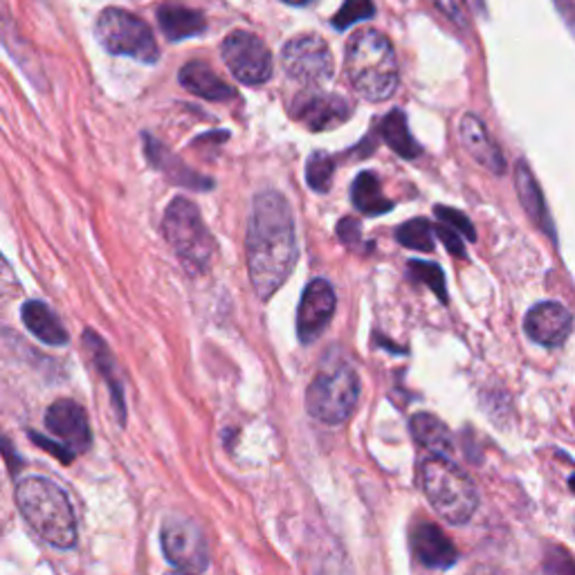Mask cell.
<instances>
[{
	"label": "cell",
	"mask_w": 575,
	"mask_h": 575,
	"mask_svg": "<svg viewBox=\"0 0 575 575\" xmlns=\"http://www.w3.org/2000/svg\"><path fill=\"white\" fill-rule=\"evenodd\" d=\"M248 270L259 299H270L297 266V232L288 200L279 191L255 198L248 227Z\"/></svg>",
	"instance_id": "1"
},
{
	"label": "cell",
	"mask_w": 575,
	"mask_h": 575,
	"mask_svg": "<svg viewBox=\"0 0 575 575\" xmlns=\"http://www.w3.org/2000/svg\"><path fill=\"white\" fill-rule=\"evenodd\" d=\"M17 506L30 528L50 546L77 544V517L66 490L46 477H28L17 486Z\"/></svg>",
	"instance_id": "2"
},
{
	"label": "cell",
	"mask_w": 575,
	"mask_h": 575,
	"mask_svg": "<svg viewBox=\"0 0 575 575\" xmlns=\"http://www.w3.org/2000/svg\"><path fill=\"white\" fill-rule=\"evenodd\" d=\"M344 68L354 90L369 101H385L398 88L394 46L378 30H360L349 39Z\"/></svg>",
	"instance_id": "3"
},
{
	"label": "cell",
	"mask_w": 575,
	"mask_h": 575,
	"mask_svg": "<svg viewBox=\"0 0 575 575\" xmlns=\"http://www.w3.org/2000/svg\"><path fill=\"white\" fill-rule=\"evenodd\" d=\"M423 493L434 510L449 524H466L479 506V493L473 479L452 466L445 456H432L420 468Z\"/></svg>",
	"instance_id": "4"
},
{
	"label": "cell",
	"mask_w": 575,
	"mask_h": 575,
	"mask_svg": "<svg viewBox=\"0 0 575 575\" xmlns=\"http://www.w3.org/2000/svg\"><path fill=\"white\" fill-rule=\"evenodd\" d=\"M162 235L189 270L202 272L209 268L216 252V241L191 200L178 196L169 202L162 216Z\"/></svg>",
	"instance_id": "5"
},
{
	"label": "cell",
	"mask_w": 575,
	"mask_h": 575,
	"mask_svg": "<svg viewBox=\"0 0 575 575\" xmlns=\"http://www.w3.org/2000/svg\"><path fill=\"white\" fill-rule=\"evenodd\" d=\"M360 400V378L347 363H335L321 369L306 389L308 414L326 425L349 420Z\"/></svg>",
	"instance_id": "6"
},
{
	"label": "cell",
	"mask_w": 575,
	"mask_h": 575,
	"mask_svg": "<svg viewBox=\"0 0 575 575\" xmlns=\"http://www.w3.org/2000/svg\"><path fill=\"white\" fill-rule=\"evenodd\" d=\"M97 39L110 54L131 57L142 63H156L160 59L151 28L127 10H103L97 19Z\"/></svg>",
	"instance_id": "7"
},
{
	"label": "cell",
	"mask_w": 575,
	"mask_h": 575,
	"mask_svg": "<svg viewBox=\"0 0 575 575\" xmlns=\"http://www.w3.org/2000/svg\"><path fill=\"white\" fill-rule=\"evenodd\" d=\"M281 63L290 79H295L308 88L324 86L326 81H330V77L335 72L333 54H330L326 41L319 39L317 34H299V37L290 39L284 46Z\"/></svg>",
	"instance_id": "8"
},
{
	"label": "cell",
	"mask_w": 575,
	"mask_h": 575,
	"mask_svg": "<svg viewBox=\"0 0 575 575\" xmlns=\"http://www.w3.org/2000/svg\"><path fill=\"white\" fill-rule=\"evenodd\" d=\"M222 61L241 83L261 86L272 77V54L252 32L235 30L222 41Z\"/></svg>",
	"instance_id": "9"
},
{
	"label": "cell",
	"mask_w": 575,
	"mask_h": 575,
	"mask_svg": "<svg viewBox=\"0 0 575 575\" xmlns=\"http://www.w3.org/2000/svg\"><path fill=\"white\" fill-rule=\"evenodd\" d=\"M160 539H162L165 557L171 566L187 573H200L209 566L207 542L194 524L171 519L162 526Z\"/></svg>",
	"instance_id": "10"
},
{
	"label": "cell",
	"mask_w": 575,
	"mask_h": 575,
	"mask_svg": "<svg viewBox=\"0 0 575 575\" xmlns=\"http://www.w3.org/2000/svg\"><path fill=\"white\" fill-rule=\"evenodd\" d=\"M354 115V106L330 92H306L293 103V118L308 131H330L341 127Z\"/></svg>",
	"instance_id": "11"
},
{
	"label": "cell",
	"mask_w": 575,
	"mask_h": 575,
	"mask_svg": "<svg viewBox=\"0 0 575 575\" xmlns=\"http://www.w3.org/2000/svg\"><path fill=\"white\" fill-rule=\"evenodd\" d=\"M337 297L326 279H313L297 308V335L304 344H313L330 324L335 315Z\"/></svg>",
	"instance_id": "12"
},
{
	"label": "cell",
	"mask_w": 575,
	"mask_h": 575,
	"mask_svg": "<svg viewBox=\"0 0 575 575\" xmlns=\"http://www.w3.org/2000/svg\"><path fill=\"white\" fill-rule=\"evenodd\" d=\"M46 427L50 429L52 436H57L75 454L86 452L92 443L88 416H86L83 407L75 400L61 398V400L52 403L46 412Z\"/></svg>",
	"instance_id": "13"
},
{
	"label": "cell",
	"mask_w": 575,
	"mask_h": 575,
	"mask_svg": "<svg viewBox=\"0 0 575 575\" xmlns=\"http://www.w3.org/2000/svg\"><path fill=\"white\" fill-rule=\"evenodd\" d=\"M526 335L542 344V347H559L571 335L573 317L571 313L557 301H542L533 306L526 315Z\"/></svg>",
	"instance_id": "14"
},
{
	"label": "cell",
	"mask_w": 575,
	"mask_h": 575,
	"mask_svg": "<svg viewBox=\"0 0 575 575\" xmlns=\"http://www.w3.org/2000/svg\"><path fill=\"white\" fill-rule=\"evenodd\" d=\"M412 548L416 559L427 568L445 571L454 566L458 559V553L452 539L436 524H429V522H423L414 528Z\"/></svg>",
	"instance_id": "15"
},
{
	"label": "cell",
	"mask_w": 575,
	"mask_h": 575,
	"mask_svg": "<svg viewBox=\"0 0 575 575\" xmlns=\"http://www.w3.org/2000/svg\"><path fill=\"white\" fill-rule=\"evenodd\" d=\"M458 136H462V142L466 147V151L486 169H490L495 176H502L506 171V158L499 151V147L493 142L486 125L477 118V115L468 112L462 118V125H458Z\"/></svg>",
	"instance_id": "16"
},
{
	"label": "cell",
	"mask_w": 575,
	"mask_h": 575,
	"mask_svg": "<svg viewBox=\"0 0 575 575\" xmlns=\"http://www.w3.org/2000/svg\"><path fill=\"white\" fill-rule=\"evenodd\" d=\"M180 83L191 92L209 101H229L235 99V88L227 86L207 63L202 61H189L182 66L178 75Z\"/></svg>",
	"instance_id": "17"
},
{
	"label": "cell",
	"mask_w": 575,
	"mask_h": 575,
	"mask_svg": "<svg viewBox=\"0 0 575 575\" xmlns=\"http://www.w3.org/2000/svg\"><path fill=\"white\" fill-rule=\"evenodd\" d=\"M147 140V156L149 160L176 185H182L187 189H194V191H207L214 187V182L209 178H202L198 176L196 171H191L189 167H185L180 160H176L160 142H156L151 136L145 138Z\"/></svg>",
	"instance_id": "18"
},
{
	"label": "cell",
	"mask_w": 575,
	"mask_h": 575,
	"mask_svg": "<svg viewBox=\"0 0 575 575\" xmlns=\"http://www.w3.org/2000/svg\"><path fill=\"white\" fill-rule=\"evenodd\" d=\"M26 328L39 337L41 341L50 344V347H63L68 341V330L63 328L61 319L50 310L43 301H26L21 310Z\"/></svg>",
	"instance_id": "19"
},
{
	"label": "cell",
	"mask_w": 575,
	"mask_h": 575,
	"mask_svg": "<svg viewBox=\"0 0 575 575\" xmlns=\"http://www.w3.org/2000/svg\"><path fill=\"white\" fill-rule=\"evenodd\" d=\"M83 339H86V347H88V351H90V356H92L97 369L101 371V376H103V380H106V385H108V389H110L112 407H115V412H118L120 423H125L127 407H125V396H122V383H120V378H118V371H115V360H112L108 347L103 344V339H101L97 333L86 330V333H83Z\"/></svg>",
	"instance_id": "20"
},
{
	"label": "cell",
	"mask_w": 575,
	"mask_h": 575,
	"mask_svg": "<svg viewBox=\"0 0 575 575\" xmlns=\"http://www.w3.org/2000/svg\"><path fill=\"white\" fill-rule=\"evenodd\" d=\"M515 185H517L519 200H522L524 209L528 211V216L544 229L548 237H553V222L548 218V209H546L544 196H542L539 185H537V180H535V176H533V171L528 169L526 162H517Z\"/></svg>",
	"instance_id": "21"
},
{
	"label": "cell",
	"mask_w": 575,
	"mask_h": 575,
	"mask_svg": "<svg viewBox=\"0 0 575 575\" xmlns=\"http://www.w3.org/2000/svg\"><path fill=\"white\" fill-rule=\"evenodd\" d=\"M354 207L365 216H383L394 209V202L385 196L383 182L374 171H363L351 185Z\"/></svg>",
	"instance_id": "22"
},
{
	"label": "cell",
	"mask_w": 575,
	"mask_h": 575,
	"mask_svg": "<svg viewBox=\"0 0 575 575\" xmlns=\"http://www.w3.org/2000/svg\"><path fill=\"white\" fill-rule=\"evenodd\" d=\"M158 21L169 41H182L189 37H198L207 28L205 17L200 12H194L187 8H171V6H162L158 10Z\"/></svg>",
	"instance_id": "23"
},
{
	"label": "cell",
	"mask_w": 575,
	"mask_h": 575,
	"mask_svg": "<svg viewBox=\"0 0 575 575\" xmlns=\"http://www.w3.org/2000/svg\"><path fill=\"white\" fill-rule=\"evenodd\" d=\"M380 136L383 140L387 142V147L391 151H396L400 158L405 160H414L420 156V147L418 142L414 140V136L409 133V127H407V118L403 110H391L387 118L380 122Z\"/></svg>",
	"instance_id": "24"
},
{
	"label": "cell",
	"mask_w": 575,
	"mask_h": 575,
	"mask_svg": "<svg viewBox=\"0 0 575 575\" xmlns=\"http://www.w3.org/2000/svg\"><path fill=\"white\" fill-rule=\"evenodd\" d=\"M412 427V436L416 438L418 445L445 456L452 452V436H449V429L447 425L436 418L434 414H416L409 423Z\"/></svg>",
	"instance_id": "25"
},
{
	"label": "cell",
	"mask_w": 575,
	"mask_h": 575,
	"mask_svg": "<svg viewBox=\"0 0 575 575\" xmlns=\"http://www.w3.org/2000/svg\"><path fill=\"white\" fill-rule=\"evenodd\" d=\"M396 239L403 248H409L414 252H434L432 225L425 218H414V220L403 222L396 229Z\"/></svg>",
	"instance_id": "26"
},
{
	"label": "cell",
	"mask_w": 575,
	"mask_h": 575,
	"mask_svg": "<svg viewBox=\"0 0 575 575\" xmlns=\"http://www.w3.org/2000/svg\"><path fill=\"white\" fill-rule=\"evenodd\" d=\"M333 174H335V158L328 153H313L306 162V182L313 191L326 194L333 185Z\"/></svg>",
	"instance_id": "27"
},
{
	"label": "cell",
	"mask_w": 575,
	"mask_h": 575,
	"mask_svg": "<svg viewBox=\"0 0 575 575\" xmlns=\"http://www.w3.org/2000/svg\"><path fill=\"white\" fill-rule=\"evenodd\" d=\"M376 14V8L371 0H344L339 12L333 17L335 30H347L360 21H367Z\"/></svg>",
	"instance_id": "28"
},
{
	"label": "cell",
	"mask_w": 575,
	"mask_h": 575,
	"mask_svg": "<svg viewBox=\"0 0 575 575\" xmlns=\"http://www.w3.org/2000/svg\"><path fill=\"white\" fill-rule=\"evenodd\" d=\"M409 275L423 284H427L440 301H447V290H445V275L440 270V266L436 264H427V261H409Z\"/></svg>",
	"instance_id": "29"
},
{
	"label": "cell",
	"mask_w": 575,
	"mask_h": 575,
	"mask_svg": "<svg viewBox=\"0 0 575 575\" xmlns=\"http://www.w3.org/2000/svg\"><path fill=\"white\" fill-rule=\"evenodd\" d=\"M436 216L440 222L449 225L452 229H456L458 235H462L464 239L468 241H477V232H475V225L470 222V218L466 214H462L458 209H452V207H443L438 205L436 207Z\"/></svg>",
	"instance_id": "30"
},
{
	"label": "cell",
	"mask_w": 575,
	"mask_h": 575,
	"mask_svg": "<svg viewBox=\"0 0 575 575\" xmlns=\"http://www.w3.org/2000/svg\"><path fill=\"white\" fill-rule=\"evenodd\" d=\"M436 237L443 241V246L454 255V257H466V244H464V237L456 232V229H452L449 225H445V222H438L436 225Z\"/></svg>",
	"instance_id": "31"
},
{
	"label": "cell",
	"mask_w": 575,
	"mask_h": 575,
	"mask_svg": "<svg viewBox=\"0 0 575 575\" xmlns=\"http://www.w3.org/2000/svg\"><path fill=\"white\" fill-rule=\"evenodd\" d=\"M337 232H339V239L347 244L349 248H358V244L363 241V232H360V225H358V220H354V218H347V220H341L339 225H337Z\"/></svg>",
	"instance_id": "32"
},
{
	"label": "cell",
	"mask_w": 575,
	"mask_h": 575,
	"mask_svg": "<svg viewBox=\"0 0 575 575\" xmlns=\"http://www.w3.org/2000/svg\"><path fill=\"white\" fill-rule=\"evenodd\" d=\"M32 440L37 443V445H41L43 449H48L50 454H54L59 462H63V464H70L72 458H75V452L72 449H68L63 443L59 445V443H54V440H50V438H46V436H39V434H34L32 432Z\"/></svg>",
	"instance_id": "33"
},
{
	"label": "cell",
	"mask_w": 575,
	"mask_h": 575,
	"mask_svg": "<svg viewBox=\"0 0 575 575\" xmlns=\"http://www.w3.org/2000/svg\"><path fill=\"white\" fill-rule=\"evenodd\" d=\"M434 6H436L447 19H452L454 23H458V26L464 23V17H462V10H458L456 0H434Z\"/></svg>",
	"instance_id": "34"
},
{
	"label": "cell",
	"mask_w": 575,
	"mask_h": 575,
	"mask_svg": "<svg viewBox=\"0 0 575 575\" xmlns=\"http://www.w3.org/2000/svg\"><path fill=\"white\" fill-rule=\"evenodd\" d=\"M468 3V8L473 10V12H477V14H484L486 12V0H466Z\"/></svg>",
	"instance_id": "35"
},
{
	"label": "cell",
	"mask_w": 575,
	"mask_h": 575,
	"mask_svg": "<svg viewBox=\"0 0 575 575\" xmlns=\"http://www.w3.org/2000/svg\"><path fill=\"white\" fill-rule=\"evenodd\" d=\"M284 3H288V6H297V8H301V6H308V3H313V0H284Z\"/></svg>",
	"instance_id": "36"
}]
</instances>
